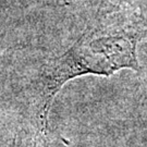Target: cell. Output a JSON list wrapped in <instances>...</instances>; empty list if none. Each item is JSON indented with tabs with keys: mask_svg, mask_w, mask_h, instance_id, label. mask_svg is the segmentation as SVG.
Segmentation results:
<instances>
[{
	"mask_svg": "<svg viewBox=\"0 0 147 147\" xmlns=\"http://www.w3.org/2000/svg\"><path fill=\"white\" fill-rule=\"evenodd\" d=\"M143 36L137 22L100 24L87 30L63 55L49 60L33 84L34 106L42 130L53 98L68 81L85 74L108 76L123 68L138 70L136 45Z\"/></svg>",
	"mask_w": 147,
	"mask_h": 147,
	"instance_id": "obj_1",
	"label": "cell"
},
{
	"mask_svg": "<svg viewBox=\"0 0 147 147\" xmlns=\"http://www.w3.org/2000/svg\"><path fill=\"white\" fill-rule=\"evenodd\" d=\"M143 1H144V2H145V3L147 5V0H143Z\"/></svg>",
	"mask_w": 147,
	"mask_h": 147,
	"instance_id": "obj_2",
	"label": "cell"
}]
</instances>
